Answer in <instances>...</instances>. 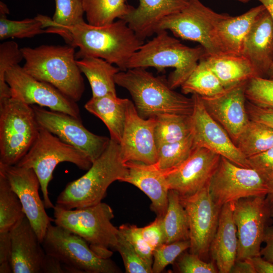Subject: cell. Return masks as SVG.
<instances>
[{
    "instance_id": "obj_40",
    "label": "cell",
    "mask_w": 273,
    "mask_h": 273,
    "mask_svg": "<svg viewBox=\"0 0 273 273\" xmlns=\"http://www.w3.org/2000/svg\"><path fill=\"white\" fill-rule=\"evenodd\" d=\"M246 100L253 104L273 109V78L254 77L246 85Z\"/></svg>"
},
{
    "instance_id": "obj_5",
    "label": "cell",
    "mask_w": 273,
    "mask_h": 273,
    "mask_svg": "<svg viewBox=\"0 0 273 273\" xmlns=\"http://www.w3.org/2000/svg\"><path fill=\"white\" fill-rule=\"evenodd\" d=\"M156 35L144 43L128 61L126 68L153 67L161 71L173 68L168 77L170 87H180L206 54L200 45L190 47L169 35L166 30L157 31Z\"/></svg>"
},
{
    "instance_id": "obj_51",
    "label": "cell",
    "mask_w": 273,
    "mask_h": 273,
    "mask_svg": "<svg viewBox=\"0 0 273 273\" xmlns=\"http://www.w3.org/2000/svg\"><path fill=\"white\" fill-rule=\"evenodd\" d=\"M65 272L62 263L55 258L47 254L42 273H62Z\"/></svg>"
},
{
    "instance_id": "obj_44",
    "label": "cell",
    "mask_w": 273,
    "mask_h": 273,
    "mask_svg": "<svg viewBox=\"0 0 273 273\" xmlns=\"http://www.w3.org/2000/svg\"><path fill=\"white\" fill-rule=\"evenodd\" d=\"M177 270L181 273H216L218 269L215 263L206 261L190 252L183 253L177 259Z\"/></svg>"
},
{
    "instance_id": "obj_10",
    "label": "cell",
    "mask_w": 273,
    "mask_h": 273,
    "mask_svg": "<svg viewBox=\"0 0 273 273\" xmlns=\"http://www.w3.org/2000/svg\"><path fill=\"white\" fill-rule=\"evenodd\" d=\"M228 15L214 11L200 0H188L186 7L160 23L156 33L169 30L177 37L198 42L206 55L219 54L214 32L219 22Z\"/></svg>"
},
{
    "instance_id": "obj_53",
    "label": "cell",
    "mask_w": 273,
    "mask_h": 273,
    "mask_svg": "<svg viewBox=\"0 0 273 273\" xmlns=\"http://www.w3.org/2000/svg\"><path fill=\"white\" fill-rule=\"evenodd\" d=\"M269 191L265 197L270 210L271 217L273 218V179L268 183Z\"/></svg>"
},
{
    "instance_id": "obj_55",
    "label": "cell",
    "mask_w": 273,
    "mask_h": 273,
    "mask_svg": "<svg viewBox=\"0 0 273 273\" xmlns=\"http://www.w3.org/2000/svg\"><path fill=\"white\" fill-rule=\"evenodd\" d=\"M9 14L7 6L2 2H0V16H7Z\"/></svg>"
},
{
    "instance_id": "obj_4",
    "label": "cell",
    "mask_w": 273,
    "mask_h": 273,
    "mask_svg": "<svg viewBox=\"0 0 273 273\" xmlns=\"http://www.w3.org/2000/svg\"><path fill=\"white\" fill-rule=\"evenodd\" d=\"M128 168L122 157L118 143L110 139L101 156L82 176L67 184L56 200L66 209L83 208L101 202L109 186L121 181Z\"/></svg>"
},
{
    "instance_id": "obj_7",
    "label": "cell",
    "mask_w": 273,
    "mask_h": 273,
    "mask_svg": "<svg viewBox=\"0 0 273 273\" xmlns=\"http://www.w3.org/2000/svg\"><path fill=\"white\" fill-rule=\"evenodd\" d=\"M64 162L72 163L82 170H88L92 164L84 153L40 126L34 143L16 164L34 170L39 180L47 208L55 207L49 196L48 185L56 166Z\"/></svg>"
},
{
    "instance_id": "obj_27",
    "label": "cell",
    "mask_w": 273,
    "mask_h": 273,
    "mask_svg": "<svg viewBox=\"0 0 273 273\" xmlns=\"http://www.w3.org/2000/svg\"><path fill=\"white\" fill-rule=\"evenodd\" d=\"M203 58L225 89L258 77L250 62L242 55L205 54Z\"/></svg>"
},
{
    "instance_id": "obj_39",
    "label": "cell",
    "mask_w": 273,
    "mask_h": 273,
    "mask_svg": "<svg viewBox=\"0 0 273 273\" xmlns=\"http://www.w3.org/2000/svg\"><path fill=\"white\" fill-rule=\"evenodd\" d=\"M24 59L21 49L14 41L3 42L0 45V100L11 97V88L5 80L6 70L19 64Z\"/></svg>"
},
{
    "instance_id": "obj_37",
    "label": "cell",
    "mask_w": 273,
    "mask_h": 273,
    "mask_svg": "<svg viewBox=\"0 0 273 273\" xmlns=\"http://www.w3.org/2000/svg\"><path fill=\"white\" fill-rule=\"evenodd\" d=\"M55 11L52 18L46 16V27L68 28L84 22L83 0H55Z\"/></svg>"
},
{
    "instance_id": "obj_57",
    "label": "cell",
    "mask_w": 273,
    "mask_h": 273,
    "mask_svg": "<svg viewBox=\"0 0 273 273\" xmlns=\"http://www.w3.org/2000/svg\"><path fill=\"white\" fill-rule=\"evenodd\" d=\"M236 1L242 3H247L249 2L250 0H236Z\"/></svg>"
},
{
    "instance_id": "obj_18",
    "label": "cell",
    "mask_w": 273,
    "mask_h": 273,
    "mask_svg": "<svg viewBox=\"0 0 273 273\" xmlns=\"http://www.w3.org/2000/svg\"><path fill=\"white\" fill-rule=\"evenodd\" d=\"M220 158L219 155L207 148L195 147L179 166L164 170L169 189L176 191L180 197L197 193L209 184Z\"/></svg>"
},
{
    "instance_id": "obj_26",
    "label": "cell",
    "mask_w": 273,
    "mask_h": 273,
    "mask_svg": "<svg viewBox=\"0 0 273 273\" xmlns=\"http://www.w3.org/2000/svg\"><path fill=\"white\" fill-rule=\"evenodd\" d=\"M265 9L260 5L237 16L228 15L219 22L214 37L221 53L242 55L247 34L257 16Z\"/></svg>"
},
{
    "instance_id": "obj_16",
    "label": "cell",
    "mask_w": 273,
    "mask_h": 273,
    "mask_svg": "<svg viewBox=\"0 0 273 273\" xmlns=\"http://www.w3.org/2000/svg\"><path fill=\"white\" fill-rule=\"evenodd\" d=\"M192 98L194 108L190 116L191 135L195 147L207 148L239 166L251 168L248 158L225 130L208 113L201 97L192 94Z\"/></svg>"
},
{
    "instance_id": "obj_48",
    "label": "cell",
    "mask_w": 273,
    "mask_h": 273,
    "mask_svg": "<svg viewBox=\"0 0 273 273\" xmlns=\"http://www.w3.org/2000/svg\"><path fill=\"white\" fill-rule=\"evenodd\" d=\"M246 108L250 120L262 123L273 128V109L256 106L247 100Z\"/></svg>"
},
{
    "instance_id": "obj_38",
    "label": "cell",
    "mask_w": 273,
    "mask_h": 273,
    "mask_svg": "<svg viewBox=\"0 0 273 273\" xmlns=\"http://www.w3.org/2000/svg\"><path fill=\"white\" fill-rule=\"evenodd\" d=\"M44 15L38 14L33 18L12 20L0 16V39L9 38H31L46 33Z\"/></svg>"
},
{
    "instance_id": "obj_46",
    "label": "cell",
    "mask_w": 273,
    "mask_h": 273,
    "mask_svg": "<svg viewBox=\"0 0 273 273\" xmlns=\"http://www.w3.org/2000/svg\"><path fill=\"white\" fill-rule=\"evenodd\" d=\"M162 220L163 217L157 216L153 222L141 228L144 239L153 250L165 242Z\"/></svg>"
},
{
    "instance_id": "obj_14",
    "label": "cell",
    "mask_w": 273,
    "mask_h": 273,
    "mask_svg": "<svg viewBox=\"0 0 273 273\" xmlns=\"http://www.w3.org/2000/svg\"><path fill=\"white\" fill-rule=\"evenodd\" d=\"M31 106L40 126L84 153L92 163L108 146L110 139L91 132L83 126L80 119L37 105Z\"/></svg>"
},
{
    "instance_id": "obj_23",
    "label": "cell",
    "mask_w": 273,
    "mask_h": 273,
    "mask_svg": "<svg viewBox=\"0 0 273 273\" xmlns=\"http://www.w3.org/2000/svg\"><path fill=\"white\" fill-rule=\"evenodd\" d=\"M128 171L121 181L134 185L150 199L151 209L157 217H163L167 208L169 188L164 171L153 164L136 161L126 163Z\"/></svg>"
},
{
    "instance_id": "obj_50",
    "label": "cell",
    "mask_w": 273,
    "mask_h": 273,
    "mask_svg": "<svg viewBox=\"0 0 273 273\" xmlns=\"http://www.w3.org/2000/svg\"><path fill=\"white\" fill-rule=\"evenodd\" d=\"M252 263L255 273H273V263L265 259L262 256L248 258Z\"/></svg>"
},
{
    "instance_id": "obj_31",
    "label": "cell",
    "mask_w": 273,
    "mask_h": 273,
    "mask_svg": "<svg viewBox=\"0 0 273 273\" xmlns=\"http://www.w3.org/2000/svg\"><path fill=\"white\" fill-rule=\"evenodd\" d=\"M83 7L87 23L96 26L123 19L133 8L126 0H83Z\"/></svg>"
},
{
    "instance_id": "obj_54",
    "label": "cell",
    "mask_w": 273,
    "mask_h": 273,
    "mask_svg": "<svg viewBox=\"0 0 273 273\" xmlns=\"http://www.w3.org/2000/svg\"><path fill=\"white\" fill-rule=\"evenodd\" d=\"M260 2L268 12L273 20V0H257Z\"/></svg>"
},
{
    "instance_id": "obj_41",
    "label": "cell",
    "mask_w": 273,
    "mask_h": 273,
    "mask_svg": "<svg viewBox=\"0 0 273 273\" xmlns=\"http://www.w3.org/2000/svg\"><path fill=\"white\" fill-rule=\"evenodd\" d=\"M190 246V241L164 243L153 250V273L161 272L168 265L175 262Z\"/></svg>"
},
{
    "instance_id": "obj_52",
    "label": "cell",
    "mask_w": 273,
    "mask_h": 273,
    "mask_svg": "<svg viewBox=\"0 0 273 273\" xmlns=\"http://www.w3.org/2000/svg\"><path fill=\"white\" fill-rule=\"evenodd\" d=\"M231 272L232 273H255L254 268L248 259L236 260Z\"/></svg>"
},
{
    "instance_id": "obj_56",
    "label": "cell",
    "mask_w": 273,
    "mask_h": 273,
    "mask_svg": "<svg viewBox=\"0 0 273 273\" xmlns=\"http://www.w3.org/2000/svg\"><path fill=\"white\" fill-rule=\"evenodd\" d=\"M267 76L269 78H273V62L269 69Z\"/></svg>"
},
{
    "instance_id": "obj_35",
    "label": "cell",
    "mask_w": 273,
    "mask_h": 273,
    "mask_svg": "<svg viewBox=\"0 0 273 273\" xmlns=\"http://www.w3.org/2000/svg\"><path fill=\"white\" fill-rule=\"evenodd\" d=\"M25 214L21 201L0 172V233L10 232Z\"/></svg>"
},
{
    "instance_id": "obj_19",
    "label": "cell",
    "mask_w": 273,
    "mask_h": 273,
    "mask_svg": "<svg viewBox=\"0 0 273 273\" xmlns=\"http://www.w3.org/2000/svg\"><path fill=\"white\" fill-rule=\"evenodd\" d=\"M156 117L147 119L139 114L134 104L129 99L122 137L119 143L125 162L136 161L153 164L157 159L154 129Z\"/></svg>"
},
{
    "instance_id": "obj_20",
    "label": "cell",
    "mask_w": 273,
    "mask_h": 273,
    "mask_svg": "<svg viewBox=\"0 0 273 273\" xmlns=\"http://www.w3.org/2000/svg\"><path fill=\"white\" fill-rule=\"evenodd\" d=\"M247 83L225 89L215 96H200L208 113L225 130L235 144L250 120L246 108Z\"/></svg>"
},
{
    "instance_id": "obj_47",
    "label": "cell",
    "mask_w": 273,
    "mask_h": 273,
    "mask_svg": "<svg viewBox=\"0 0 273 273\" xmlns=\"http://www.w3.org/2000/svg\"><path fill=\"white\" fill-rule=\"evenodd\" d=\"M11 242L10 232L0 233V272H13L11 263Z\"/></svg>"
},
{
    "instance_id": "obj_22",
    "label": "cell",
    "mask_w": 273,
    "mask_h": 273,
    "mask_svg": "<svg viewBox=\"0 0 273 273\" xmlns=\"http://www.w3.org/2000/svg\"><path fill=\"white\" fill-rule=\"evenodd\" d=\"M242 55L250 62L258 77L267 76L273 62V20L265 9L247 34Z\"/></svg>"
},
{
    "instance_id": "obj_49",
    "label": "cell",
    "mask_w": 273,
    "mask_h": 273,
    "mask_svg": "<svg viewBox=\"0 0 273 273\" xmlns=\"http://www.w3.org/2000/svg\"><path fill=\"white\" fill-rule=\"evenodd\" d=\"M263 242L265 246L261 249L260 254L264 258L273 263V226L269 225L266 229Z\"/></svg>"
},
{
    "instance_id": "obj_1",
    "label": "cell",
    "mask_w": 273,
    "mask_h": 273,
    "mask_svg": "<svg viewBox=\"0 0 273 273\" xmlns=\"http://www.w3.org/2000/svg\"><path fill=\"white\" fill-rule=\"evenodd\" d=\"M46 33L61 36L66 42L78 48L76 59L94 57L115 64L120 70L144 43L123 19L101 26L85 21L63 29H46Z\"/></svg>"
},
{
    "instance_id": "obj_9",
    "label": "cell",
    "mask_w": 273,
    "mask_h": 273,
    "mask_svg": "<svg viewBox=\"0 0 273 273\" xmlns=\"http://www.w3.org/2000/svg\"><path fill=\"white\" fill-rule=\"evenodd\" d=\"M42 246L47 254L58 260L65 272L119 273L121 270L110 258H104L94 252L79 236L51 223Z\"/></svg>"
},
{
    "instance_id": "obj_13",
    "label": "cell",
    "mask_w": 273,
    "mask_h": 273,
    "mask_svg": "<svg viewBox=\"0 0 273 273\" xmlns=\"http://www.w3.org/2000/svg\"><path fill=\"white\" fill-rule=\"evenodd\" d=\"M5 77L11 88V97L29 105L47 107L80 119L79 108L76 102L52 85L33 77L19 64L9 67Z\"/></svg>"
},
{
    "instance_id": "obj_12",
    "label": "cell",
    "mask_w": 273,
    "mask_h": 273,
    "mask_svg": "<svg viewBox=\"0 0 273 273\" xmlns=\"http://www.w3.org/2000/svg\"><path fill=\"white\" fill-rule=\"evenodd\" d=\"M233 216L238 240L236 260L261 255V245L272 218L265 197H250L237 201Z\"/></svg>"
},
{
    "instance_id": "obj_21",
    "label": "cell",
    "mask_w": 273,
    "mask_h": 273,
    "mask_svg": "<svg viewBox=\"0 0 273 273\" xmlns=\"http://www.w3.org/2000/svg\"><path fill=\"white\" fill-rule=\"evenodd\" d=\"M13 273H42L47 254L26 215L10 231Z\"/></svg>"
},
{
    "instance_id": "obj_42",
    "label": "cell",
    "mask_w": 273,
    "mask_h": 273,
    "mask_svg": "<svg viewBox=\"0 0 273 273\" xmlns=\"http://www.w3.org/2000/svg\"><path fill=\"white\" fill-rule=\"evenodd\" d=\"M115 250L121 255L126 273H153L150 265L119 232Z\"/></svg>"
},
{
    "instance_id": "obj_8",
    "label": "cell",
    "mask_w": 273,
    "mask_h": 273,
    "mask_svg": "<svg viewBox=\"0 0 273 273\" xmlns=\"http://www.w3.org/2000/svg\"><path fill=\"white\" fill-rule=\"evenodd\" d=\"M39 127L32 106L12 97L0 100V164L16 165L34 143Z\"/></svg>"
},
{
    "instance_id": "obj_2",
    "label": "cell",
    "mask_w": 273,
    "mask_h": 273,
    "mask_svg": "<svg viewBox=\"0 0 273 273\" xmlns=\"http://www.w3.org/2000/svg\"><path fill=\"white\" fill-rule=\"evenodd\" d=\"M116 84L130 94L141 117L147 119L172 114L191 115L194 108L192 97L174 90L167 81L156 77L144 68L120 70L115 76Z\"/></svg>"
},
{
    "instance_id": "obj_36",
    "label": "cell",
    "mask_w": 273,
    "mask_h": 273,
    "mask_svg": "<svg viewBox=\"0 0 273 273\" xmlns=\"http://www.w3.org/2000/svg\"><path fill=\"white\" fill-rule=\"evenodd\" d=\"M195 148L191 133L180 141L158 146L157 159L154 164L164 171L175 168L188 159Z\"/></svg>"
},
{
    "instance_id": "obj_34",
    "label": "cell",
    "mask_w": 273,
    "mask_h": 273,
    "mask_svg": "<svg viewBox=\"0 0 273 273\" xmlns=\"http://www.w3.org/2000/svg\"><path fill=\"white\" fill-rule=\"evenodd\" d=\"M190 116L166 114L156 117L154 135L157 147L180 141L190 135Z\"/></svg>"
},
{
    "instance_id": "obj_30",
    "label": "cell",
    "mask_w": 273,
    "mask_h": 273,
    "mask_svg": "<svg viewBox=\"0 0 273 273\" xmlns=\"http://www.w3.org/2000/svg\"><path fill=\"white\" fill-rule=\"evenodd\" d=\"M162 223L165 243L189 240L188 214L181 203L179 194L175 190H169L167 208Z\"/></svg>"
},
{
    "instance_id": "obj_11",
    "label": "cell",
    "mask_w": 273,
    "mask_h": 273,
    "mask_svg": "<svg viewBox=\"0 0 273 273\" xmlns=\"http://www.w3.org/2000/svg\"><path fill=\"white\" fill-rule=\"evenodd\" d=\"M209 189L215 205L221 208L242 198L265 197L269 187L268 183L254 169L239 166L220 156L209 182Z\"/></svg>"
},
{
    "instance_id": "obj_6",
    "label": "cell",
    "mask_w": 273,
    "mask_h": 273,
    "mask_svg": "<svg viewBox=\"0 0 273 273\" xmlns=\"http://www.w3.org/2000/svg\"><path fill=\"white\" fill-rule=\"evenodd\" d=\"M54 221L79 236L99 256L110 258L117 243L119 229L111 222L113 211L107 204H97L73 209H66L56 205Z\"/></svg>"
},
{
    "instance_id": "obj_17",
    "label": "cell",
    "mask_w": 273,
    "mask_h": 273,
    "mask_svg": "<svg viewBox=\"0 0 273 273\" xmlns=\"http://www.w3.org/2000/svg\"><path fill=\"white\" fill-rule=\"evenodd\" d=\"M0 172L19 197L24 213L41 243L49 225L54 219L47 214L44 202L39 196L40 185L37 176L32 169L16 165L0 164Z\"/></svg>"
},
{
    "instance_id": "obj_24",
    "label": "cell",
    "mask_w": 273,
    "mask_h": 273,
    "mask_svg": "<svg viewBox=\"0 0 273 273\" xmlns=\"http://www.w3.org/2000/svg\"><path fill=\"white\" fill-rule=\"evenodd\" d=\"M123 19L142 40L156 33L160 23L166 17L176 13L188 4V0H139Z\"/></svg>"
},
{
    "instance_id": "obj_29",
    "label": "cell",
    "mask_w": 273,
    "mask_h": 273,
    "mask_svg": "<svg viewBox=\"0 0 273 273\" xmlns=\"http://www.w3.org/2000/svg\"><path fill=\"white\" fill-rule=\"evenodd\" d=\"M76 63L88 80L92 97L116 95L115 76L120 71L118 67L103 59L94 57H83L77 60Z\"/></svg>"
},
{
    "instance_id": "obj_43",
    "label": "cell",
    "mask_w": 273,
    "mask_h": 273,
    "mask_svg": "<svg viewBox=\"0 0 273 273\" xmlns=\"http://www.w3.org/2000/svg\"><path fill=\"white\" fill-rule=\"evenodd\" d=\"M118 229L139 255L152 267L154 250L144 239L141 228L133 224H123Z\"/></svg>"
},
{
    "instance_id": "obj_3",
    "label": "cell",
    "mask_w": 273,
    "mask_h": 273,
    "mask_svg": "<svg viewBox=\"0 0 273 273\" xmlns=\"http://www.w3.org/2000/svg\"><path fill=\"white\" fill-rule=\"evenodd\" d=\"M21 49L25 60L23 68L28 74L52 85L76 102L80 100L84 83L75 48L68 44Z\"/></svg>"
},
{
    "instance_id": "obj_33",
    "label": "cell",
    "mask_w": 273,
    "mask_h": 273,
    "mask_svg": "<svg viewBox=\"0 0 273 273\" xmlns=\"http://www.w3.org/2000/svg\"><path fill=\"white\" fill-rule=\"evenodd\" d=\"M236 144L247 158L262 153L273 147V128L250 120Z\"/></svg>"
},
{
    "instance_id": "obj_28",
    "label": "cell",
    "mask_w": 273,
    "mask_h": 273,
    "mask_svg": "<svg viewBox=\"0 0 273 273\" xmlns=\"http://www.w3.org/2000/svg\"><path fill=\"white\" fill-rule=\"evenodd\" d=\"M128 99L107 95L92 98L85 104L86 110L100 118L108 128L110 139L119 144L123 132Z\"/></svg>"
},
{
    "instance_id": "obj_45",
    "label": "cell",
    "mask_w": 273,
    "mask_h": 273,
    "mask_svg": "<svg viewBox=\"0 0 273 273\" xmlns=\"http://www.w3.org/2000/svg\"><path fill=\"white\" fill-rule=\"evenodd\" d=\"M248 159L251 168L255 170L268 184L273 179V147Z\"/></svg>"
},
{
    "instance_id": "obj_32",
    "label": "cell",
    "mask_w": 273,
    "mask_h": 273,
    "mask_svg": "<svg viewBox=\"0 0 273 273\" xmlns=\"http://www.w3.org/2000/svg\"><path fill=\"white\" fill-rule=\"evenodd\" d=\"M180 87L184 94L207 97L218 95L225 90L203 57Z\"/></svg>"
},
{
    "instance_id": "obj_15",
    "label": "cell",
    "mask_w": 273,
    "mask_h": 273,
    "mask_svg": "<svg viewBox=\"0 0 273 273\" xmlns=\"http://www.w3.org/2000/svg\"><path fill=\"white\" fill-rule=\"evenodd\" d=\"M189 223V252L208 261L211 242L216 232L221 208L211 196L209 184L194 194L180 197Z\"/></svg>"
},
{
    "instance_id": "obj_25",
    "label": "cell",
    "mask_w": 273,
    "mask_h": 273,
    "mask_svg": "<svg viewBox=\"0 0 273 273\" xmlns=\"http://www.w3.org/2000/svg\"><path fill=\"white\" fill-rule=\"evenodd\" d=\"M234 203L221 207L217 229L210 247L209 254L220 273L231 272L237 259L238 240L233 216Z\"/></svg>"
}]
</instances>
